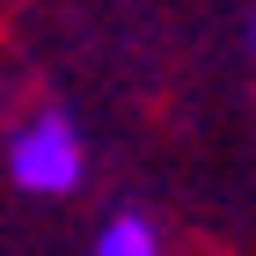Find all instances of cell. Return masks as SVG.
<instances>
[{
    "mask_svg": "<svg viewBox=\"0 0 256 256\" xmlns=\"http://www.w3.org/2000/svg\"><path fill=\"white\" fill-rule=\"evenodd\" d=\"M96 256H161V234H154V220H146V212H118L110 227H102Z\"/></svg>",
    "mask_w": 256,
    "mask_h": 256,
    "instance_id": "obj_2",
    "label": "cell"
},
{
    "mask_svg": "<svg viewBox=\"0 0 256 256\" xmlns=\"http://www.w3.org/2000/svg\"><path fill=\"white\" fill-rule=\"evenodd\" d=\"M249 52H256V8H249Z\"/></svg>",
    "mask_w": 256,
    "mask_h": 256,
    "instance_id": "obj_3",
    "label": "cell"
},
{
    "mask_svg": "<svg viewBox=\"0 0 256 256\" xmlns=\"http://www.w3.org/2000/svg\"><path fill=\"white\" fill-rule=\"evenodd\" d=\"M80 176H88V154H80V132H74L66 110H52L30 132H15V146H8V183L15 190L66 198V190H80Z\"/></svg>",
    "mask_w": 256,
    "mask_h": 256,
    "instance_id": "obj_1",
    "label": "cell"
}]
</instances>
